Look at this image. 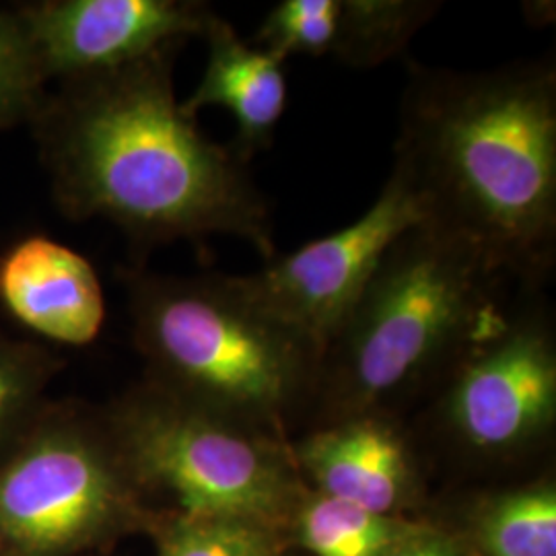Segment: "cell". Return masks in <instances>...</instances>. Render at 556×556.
Instances as JSON below:
<instances>
[{
    "label": "cell",
    "instance_id": "1",
    "mask_svg": "<svg viewBox=\"0 0 556 556\" xmlns=\"http://www.w3.org/2000/svg\"><path fill=\"white\" fill-rule=\"evenodd\" d=\"M178 48L48 89L29 126L54 200L73 219L110 220L144 250L231 236L268 262L273 208L250 163L181 108Z\"/></svg>",
    "mask_w": 556,
    "mask_h": 556
},
{
    "label": "cell",
    "instance_id": "2",
    "mask_svg": "<svg viewBox=\"0 0 556 556\" xmlns=\"http://www.w3.org/2000/svg\"><path fill=\"white\" fill-rule=\"evenodd\" d=\"M425 223L470 248L516 291L556 264V62L489 71L408 62L394 169Z\"/></svg>",
    "mask_w": 556,
    "mask_h": 556
},
{
    "label": "cell",
    "instance_id": "3",
    "mask_svg": "<svg viewBox=\"0 0 556 556\" xmlns=\"http://www.w3.org/2000/svg\"><path fill=\"white\" fill-rule=\"evenodd\" d=\"M514 293L464 243L429 225L408 229L324 349L319 374L332 379L342 417L378 410L422 376L450 369Z\"/></svg>",
    "mask_w": 556,
    "mask_h": 556
},
{
    "label": "cell",
    "instance_id": "4",
    "mask_svg": "<svg viewBox=\"0 0 556 556\" xmlns=\"http://www.w3.org/2000/svg\"><path fill=\"white\" fill-rule=\"evenodd\" d=\"M135 338L167 386L223 417L270 418L321 369V346L262 309L231 275L126 277Z\"/></svg>",
    "mask_w": 556,
    "mask_h": 556
},
{
    "label": "cell",
    "instance_id": "5",
    "mask_svg": "<svg viewBox=\"0 0 556 556\" xmlns=\"http://www.w3.org/2000/svg\"><path fill=\"white\" fill-rule=\"evenodd\" d=\"M126 466L167 489L186 517L256 521L287 495L277 450L167 390L126 404L112 420Z\"/></svg>",
    "mask_w": 556,
    "mask_h": 556
},
{
    "label": "cell",
    "instance_id": "6",
    "mask_svg": "<svg viewBox=\"0 0 556 556\" xmlns=\"http://www.w3.org/2000/svg\"><path fill=\"white\" fill-rule=\"evenodd\" d=\"M555 321L544 291H516L497 324L447 369L439 418L462 450L501 456L548 435L556 418Z\"/></svg>",
    "mask_w": 556,
    "mask_h": 556
},
{
    "label": "cell",
    "instance_id": "7",
    "mask_svg": "<svg viewBox=\"0 0 556 556\" xmlns=\"http://www.w3.org/2000/svg\"><path fill=\"white\" fill-rule=\"evenodd\" d=\"M118 443L71 417H40L0 464V538L54 555L91 536L118 497Z\"/></svg>",
    "mask_w": 556,
    "mask_h": 556
},
{
    "label": "cell",
    "instance_id": "8",
    "mask_svg": "<svg viewBox=\"0 0 556 556\" xmlns=\"http://www.w3.org/2000/svg\"><path fill=\"white\" fill-rule=\"evenodd\" d=\"M422 223L420 202L392 172L361 219L287 256L268 260L258 273L238 275L236 282L262 309L312 338L324 351L390 245Z\"/></svg>",
    "mask_w": 556,
    "mask_h": 556
},
{
    "label": "cell",
    "instance_id": "9",
    "mask_svg": "<svg viewBox=\"0 0 556 556\" xmlns=\"http://www.w3.org/2000/svg\"><path fill=\"white\" fill-rule=\"evenodd\" d=\"M17 13L48 85L204 38L219 17L200 0H38L17 4Z\"/></svg>",
    "mask_w": 556,
    "mask_h": 556
},
{
    "label": "cell",
    "instance_id": "10",
    "mask_svg": "<svg viewBox=\"0 0 556 556\" xmlns=\"http://www.w3.org/2000/svg\"><path fill=\"white\" fill-rule=\"evenodd\" d=\"M0 307L31 334L85 346L105 324V295L93 264L54 238L31 233L0 254Z\"/></svg>",
    "mask_w": 556,
    "mask_h": 556
},
{
    "label": "cell",
    "instance_id": "11",
    "mask_svg": "<svg viewBox=\"0 0 556 556\" xmlns=\"http://www.w3.org/2000/svg\"><path fill=\"white\" fill-rule=\"evenodd\" d=\"M301 466L324 497L388 516L413 477V454L396 425L378 410L340 417L298 447Z\"/></svg>",
    "mask_w": 556,
    "mask_h": 556
},
{
    "label": "cell",
    "instance_id": "12",
    "mask_svg": "<svg viewBox=\"0 0 556 556\" xmlns=\"http://www.w3.org/2000/svg\"><path fill=\"white\" fill-rule=\"evenodd\" d=\"M204 40L208 59L202 79L181 108L194 118L204 108H225L231 112L238 132L229 147L239 160L250 163L273 144L278 122L287 112L285 62L241 40L233 25L220 15Z\"/></svg>",
    "mask_w": 556,
    "mask_h": 556
},
{
    "label": "cell",
    "instance_id": "13",
    "mask_svg": "<svg viewBox=\"0 0 556 556\" xmlns=\"http://www.w3.org/2000/svg\"><path fill=\"white\" fill-rule=\"evenodd\" d=\"M431 0H340L332 56L353 68L394 59L438 15Z\"/></svg>",
    "mask_w": 556,
    "mask_h": 556
},
{
    "label": "cell",
    "instance_id": "14",
    "mask_svg": "<svg viewBox=\"0 0 556 556\" xmlns=\"http://www.w3.org/2000/svg\"><path fill=\"white\" fill-rule=\"evenodd\" d=\"M410 536L388 516L324 495L301 517V540L314 556H383Z\"/></svg>",
    "mask_w": 556,
    "mask_h": 556
},
{
    "label": "cell",
    "instance_id": "15",
    "mask_svg": "<svg viewBox=\"0 0 556 556\" xmlns=\"http://www.w3.org/2000/svg\"><path fill=\"white\" fill-rule=\"evenodd\" d=\"M480 540L489 556H556L555 489L542 484L497 498Z\"/></svg>",
    "mask_w": 556,
    "mask_h": 556
},
{
    "label": "cell",
    "instance_id": "16",
    "mask_svg": "<svg viewBox=\"0 0 556 556\" xmlns=\"http://www.w3.org/2000/svg\"><path fill=\"white\" fill-rule=\"evenodd\" d=\"M52 361L38 344L0 332V454L9 456L38 422L41 388Z\"/></svg>",
    "mask_w": 556,
    "mask_h": 556
},
{
    "label": "cell",
    "instance_id": "17",
    "mask_svg": "<svg viewBox=\"0 0 556 556\" xmlns=\"http://www.w3.org/2000/svg\"><path fill=\"white\" fill-rule=\"evenodd\" d=\"M48 89L17 7H0V130L31 124Z\"/></svg>",
    "mask_w": 556,
    "mask_h": 556
},
{
    "label": "cell",
    "instance_id": "18",
    "mask_svg": "<svg viewBox=\"0 0 556 556\" xmlns=\"http://www.w3.org/2000/svg\"><path fill=\"white\" fill-rule=\"evenodd\" d=\"M340 0H282L260 23L254 46L278 60L326 56L337 36Z\"/></svg>",
    "mask_w": 556,
    "mask_h": 556
},
{
    "label": "cell",
    "instance_id": "19",
    "mask_svg": "<svg viewBox=\"0 0 556 556\" xmlns=\"http://www.w3.org/2000/svg\"><path fill=\"white\" fill-rule=\"evenodd\" d=\"M161 556H275V548L256 521L184 517L165 538Z\"/></svg>",
    "mask_w": 556,
    "mask_h": 556
},
{
    "label": "cell",
    "instance_id": "20",
    "mask_svg": "<svg viewBox=\"0 0 556 556\" xmlns=\"http://www.w3.org/2000/svg\"><path fill=\"white\" fill-rule=\"evenodd\" d=\"M457 548L445 538L413 536L406 538L383 556H456Z\"/></svg>",
    "mask_w": 556,
    "mask_h": 556
}]
</instances>
